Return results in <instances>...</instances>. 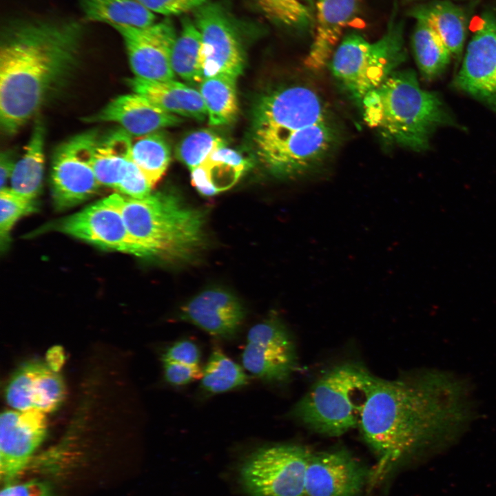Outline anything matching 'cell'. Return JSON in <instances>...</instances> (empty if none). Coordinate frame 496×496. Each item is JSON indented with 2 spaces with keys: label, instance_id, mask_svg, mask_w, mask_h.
<instances>
[{
  "label": "cell",
  "instance_id": "obj_36",
  "mask_svg": "<svg viewBox=\"0 0 496 496\" xmlns=\"http://www.w3.org/2000/svg\"><path fill=\"white\" fill-rule=\"evenodd\" d=\"M153 13L179 15L194 11L209 0H136Z\"/></svg>",
  "mask_w": 496,
  "mask_h": 496
},
{
  "label": "cell",
  "instance_id": "obj_34",
  "mask_svg": "<svg viewBox=\"0 0 496 496\" xmlns=\"http://www.w3.org/2000/svg\"><path fill=\"white\" fill-rule=\"evenodd\" d=\"M35 209L34 200L17 194L11 188L0 190V237L1 245L7 243L9 234L22 216Z\"/></svg>",
  "mask_w": 496,
  "mask_h": 496
},
{
  "label": "cell",
  "instance_id": "obj_35",
  "mask_svg": "<svg viewBox=\"0 0 496 496\" xmlns=\"http://www.w3.org/2000/svg\"><path fill=\"white\" fill-rule=\"evenodd\" d=\"M152 184L132 158L116 191L125 196L139 198L152 194Z\"/></svg>",
  "mask_w": 496,
  "mask_h": 496
},
{
  "label": "cell",
  "instance_id": "obj_13",
  "mask_svg": "<svg viewBox=\"0 0 496 496\" xmlns=\"http://www.w3.org/2000/svg\"><path fill=\"white\" fill-rule=\"evenodd\" d=\"M475 22L455 83L496 110V16L486 12Z\"/></svg>",
  "mask_w": 496,
  "mask_h": 496
},
{
  "label": "cell",
  "instance_id": "obj_14",
  "mask_svg": "<svg viewBox=\"0 0 496 496\" xmlns=\"http://www.w3.org/2000/svg\"><path fill=\"white\" fill-rule=\"evenodd\" d=\"M370 475L346 449L311 452L305 472V496H360Z\"/></svg>",
  "mask_w": 496,
  "mask_h": 496
},
{
  "label": "cell",
  "instance_id": "obj_15",
  "mask_svg": "<svg viewBox=\"0 0 496 496\" xmlns=\"http://www.w3.org/2000/svg\"><path fill=\"white\" fill-rule=\"evenodd\" d=\"M57 229L105 249L143 257L119 210L107 198L61 220Z\"/></svg>",
  "mask_w": 496,
  "mask_h": 496
},
{
  "label": "cell",
  "instance_id": "obj_2",
  "mask_svg": "<svg viewBox=\"0 0 496 496\" xmlns=\"http://www.w3.org/2000/svg\"><path fill=\"white\" fill-rule=\"evenodd\" d=\"M75 21H37L6 30L0 46V124L16 134L66 82L83 35Z\"/></svg>",
  "mask_w": 496,
  "mask_h": 496
},
{
  "label": "cell",
  "instance_id": "obj_5",
  "mask_svg": "<svg viewBox=\"0 0 496 496\" xmlns=\"http://www.w3.org/2000/svg\"><path fill=\"white\" fill-rule=\"evenodd\" d=\"M360 107L366 124L386 141L415 151L426 149L435 128L449 118L440 97L423 89L411 70L395 71Z\"/></svg>",
  "mask_w": 496,
  "mask_h": 496
},
{
  "label": "cell",
  "instance_id": "obj_33",
  "mask_svg": "<svg viewBox=\"0 0 496 496\" xmlns=\"http://www.w3.org/2000/svg\"><path fill=\"white\" fill-rule=\"evenodd\" d=\"M224 146L225 141L218 134L209 130H198L181 140L176 149V156L192 171L213 152Z\"/></svg>",
  "mask_w": 496,
  "mask_h": 496
},
{
  "label": "cell",
  "instance_id": "obj_25",
  "mask_svg": "<svg viewBox=\"0 0 496 496\" xmlns=\"http://www.w3.org/2000/svg\"><path fill=\"white\" fill-rule=\"evenodd\" d=\"M45 126L37 118L21 158L15 163L10 178L11 189L34 200L41 192L44 171Z\"/></svg>",
  "mask_w": 496,
  "mask_h": 496
},
{
  "label": "cell",
  "instance_id": "obj_7",
  "mask_svg": "<svg viewBox=\"0 0 496 496\" xmlns=\"http://www.w3.org/2000/svg\"><path fill=\"white\" fill-rule=\"evenodd\" d=\"M406 58L402 22L392 17L375 41L355 32L345 35L329 65L349 97L361 106L364 96L383 83Z\"/></svg>",
  "mask_w": 496,
  "mask_h": 496
},
{
  "label": "cell",
  "instance_id": "obj_19",
  "mask_svg": "<svg viewBox=\"0 0 496 496\" xmlns=\"http://www.w3.org/2000/svg\"><path fill=\"white\" fill-rule=\"evenodd\" d=\"M362 0H315L314 35L304 63L320 70L329 61L348 26L360 16Z\"/></svg>",
  "mask_w": 496,
  "mask_h": 496
},
{
  "label": "cell",
  "instance_id": "obj_10",
  "mask_svg": "<svg viewBox=\"0 0 496 496\" xmlns=\"http://www.w3.org/2000/svg\"><path fill=\"white\" fill-rule=\"evenodd\" d=\"M201 34L200 67L203 79L218 74L238 78L244 56L238 32L223 5L208 1L194 11Z\"/></svg>",
  "mask_w": 496,
  "mask_h": 496
},
{
  "label": "cell",
  "instance_id": "obj_12",
  "mask_svg": "<svg viewBox=\"0 0 496 496\" xmlns=\"http://www.w3.org/2000/svg\"><path fill=\"white\" fill-rule=\"evenodd\" d=\"M121 35L135 77L152 81H169L175 73L171 63L177 37L172 21L166 18L143 28H114Z\"/></svg>",
  "mask_w": 496,
  "mask_h": 496
},
{
  "label": "cell",
  "instance_id": "obj_27",
  "mask_svg": "<svg viewBox=\"0 0 496 496\" xmlns=\"http://www.w3.org/2000/svg\"><path fill=\"white\" fill-rule=\"evenodd\" d=\"M237 79L221 74L205 78L200 83L199 92L205 105L209 125H228L236 119L239 111Z\"/></svg>",
  "mask_w": 496,
  "mask_h": 496
},
{
  "label": "cell",
  "instance_id": "obj_21",
  "mask_svg": "<svg viewBox=\"0 0 496 496\" xmlns=\"http://www.w3.org/2000/svg\"><path fill=\"white\" fill-rule=\"evenodd\" d=\"M133 92L138 94L164 111L197 121L207 117L199 90L174 79L152 81L133 77L127 80Z\"/></svg>",
  "mask_w": 496,
  "mask_h": 496
},
{
  "label": "cell",
  "instance_id": "obj_28",
  "mask_svg": "<svg viewBox=\"0 0 496 496\" xmlns=\"http://www.w3.org/2000/svg\"><path fill=\"white\" fill-rule=\"evenodd\" d=\"M415 22L411 38L414 57L422 76L433 80L446 70L451 54L431 25L420 19Z\"/></svg>",
  "mask_w": 496,
  "mask_h": 496
},
{
  "label": "cell",
  "instance_id": "obj_4",
  "mask_svg": "<svg viewBox=\"0 0 496 496\" xmlns=\"http://www.w3.org/2000/svg\"><path fill=\"white\" fill-rule=\"evenodd\" d=\"M107 198L119 210L143 258L182 262L203 248L205 215L176 195L157 192L136 198L116 193Z\"/></svg>",
  "mask_w": 496,
  "mask_h": 496
},
{
  "label": "cell",
  "instance_id": "obj_23",
  "mask_svg": "<svg viewBox=\"0 0 496 496\" xmlns=\"http://www.w3.org/2000/svg\"><path fill=\"white\" fill-rule=\"evenodd\" d=\"M410 16L431 25L440 37L451 55L459 57L466 40L467 17L463 9L446 0H436L418 5Z\"/></svg>",
  "mask_w": 496,
  "mask_h": 496
},
{
  "label": "cell",
  "instance_id": "obj_6",
  "mask_svg": "<svg viewBox=\"0 0 496 496\" xmlns=\"http://www.w3.org/2000/svg\"><path fill=\"white\" fill-rule=\"evenodd\" d=\"M375 376L362 365L346 362L321 376L295 404L293 417L320 434L335 437L358 425L365 391Z\"/></svg>",
  "mask_w": 496,
  "mask_h": 496
},
{
  "label": "cell",
  "instance_id": "obj_22",
  "mask_svg": "<svg viewBox=\"0 0 496 496\" xmlns=\"http://www.w3.org/2000/svg\"><path fill=\"white\" fill-rule=\"evenodd\" d=\"M250 166L249 159L226 145L191 171L192 183L203 195L213 196L232 187Z\"/></svg>",
  "mask_w": 496,
  "mask_h": 496
},
{
  "label": "cell",
  "instance_id": "obj_37",
  "mask_svg": "<svg viewBox=\"0 0 496 496\" xmlns=\"http://www.w3.org/2000/svg\"><path fill=\"white\" fill-rule=\"evenodd\" d=\"M163 366L165 380L174 386L185 385L200 380L203 376L200 366H191L163 359Z\"/></svg>",
  "mask_w": 496,
  "mask_h": 496
},
{
  "label": "cell",
  "instance_id": "obj_9",
  "mask_svg": "<svg viewBox=\"0 0 496 496\" xmlns=\"http://www.w3.org/2000/svg\"><path fill=\"white\" fill-rule=\"evenodd\" d=\"M99 138L97 130H87L68 138L55 149L50 183L56 209L74 207L98 192L101 185L93 169V158Z\"/></svg>",
  "mask_w": 496,
  "mask_h": 496
},
{
  "label": "cell",
  "instance_id": "obj_41",
  "mask_svg": "<svg viewBox=\"0 0 496 496\" xmlns=\"http://www.w3.org/2000/svg\"><path fill=\"white\" fill-rule=\"evenodd\" d=\"M304 1L307 6H309L311 8H312L314 10V6H315V0H302Z\"/></svg>",
  "mask_w": 496,
  "mask_h": 496
},
{
  "label": "cell",
  "instance_id": "obj_20",
  "mask_svg": "<svg viewBox=\"0 0 496 496\" xmlns=\"http://www.w3.org/2000/svg\"><path fill=\"white\" fill-rule=\"evenodd\" d=\"M83 121L88 123H115L136 137L183 122L179 116L164 111L134 92L116 96L98 112L83 118Z\"/></svg>",
  "mask_w": 496,
  "mask_h": 496
},
{
  "label": "cell",
  "instance_id": "obj_3",
  "mask_svg": "<svg viewBox=\"0 0 496 496\" xmlns=\"http://www.w3.org/2000/svg\"><path fill=\"white\" fill-rule=\"evenodd\" d=\"M254 124L257 156L280 178L309 176L325 163L339 140L331 110L313 88L304 84L281 86L262 96Z\"/></svg>",
  "mask_w": 496,
  "mask_h": 496
},
{
  "label": "cell",
  "instance_id": "obj_8",
  "mask_svg": "<svg viewBox=\"0 0 496 496\" xmlns=\"http://www.w3.org/2000/svg\"><path fill=\"white\" fill-rule=\"evenodd\" d=\"M311 453L291 444L257 448L240 467L242 488L249 496H305V472Z\"/></svg>",
  "mask_w": 496,
  "mask_h": 496
},
{
  "label": "cell",
  "instance_id": "obj_39",
  "mask_svg": "<svg viewBox=\"0 0 496 496\" xmlns=\"http://www.w3.org/2000/svg\"><path fill=\"white\" fill-rule=\"evenodd\" d=\"M0 496H52L50 486L45 481L31 479L21 483L7 484Z\"/></svg>",
  "mask_w": 496,
  "mask_h": 496
},
{
  "label": "cell",
  "instance_id": "obj_11",
  "mask_svg": "<svg viewBox=\"0 0 496 496\" xmlns=\"http://www.w3.org/2000/svg\"><path fill=\"white\" fill-rule=\"evenodd\" d=\"M242 363L251 374L267 382H285L295 371L297 355L293 340L276 315L249 329Z\"/></svg>",
  "mask_w": 496,
  "mask_h": 496
},
{
  "label": "cell",
  "instance_id": "obj_32",
  "mask_svg": "<svg viewBox=\"0 0 496 496\" xmlns=\"http://www.w3.org/2000/svg\"><path fill=\"white\" fill-rule=\"evenodd\" d=\"M261 12L271 22L297 30L314 25L313 10L302 0H254Z\"/></svg>",
  "mask_w": 496,
  "mask_h": 496
},
{
  "label": "cell",
  "instance_id": "obj_18",
  "mask_svg": "<svg viewBox=\"0 0 496 496\" xmlns=\"http://www.w3.org/2000/svg\"><path fill=\"white\" fill-rule=\"evenodd\" d=\"M179 316L214 337L230 339L239 330L245 310L233 293L212 288L189 300L181 307Z\"/></svg>",
  "mask_w": 496,
  "mask_h": 496
},
{
  "label": "cell",
  "instance_id": "obj_16",
  "mask_svg": "<svg viewBox=\"0 0 496 496\" xmlns=\"http://www.w3.org/2000/svg\"><path fill=\"white\" fill-rule=\"evenodd\" d=\"M48 422L44 413L9 409L0 418V474L6 482L27 466L44 440Z\"/></svg>",
  "mask_w": 496,
  "mask_h": 496
},
{
  "label": "cell",
  "instance_id": "obj_17",
  "mask_svg": "<svg viewBox=\"0 0 496 496\" xmlns=\"http://www.w3.org/2000/svg\"><path fill=\"white\" fill-rule=\"evenodd\" d=\"M65 395L63 380L50 364L32 362L12 376L6 389L8 404L19 411L44 413L56 410Z\"/></svg>",
  "mask_w": 496,
  "mask_h": 496
},
{
  "label": "cell",
  "instance_id": "obj_38",
  "mask_svg": "<svg viewBox=\"0 0 496 496\" xmlns=\"http://www.w3.org/2000/svg\"><path fill=\"white\" fill-rule=\"evenodd\" d=\"M163 359L191 366H199L200 351L194 342L183 340L171 345L165 352Z\"/></svg>",
  "mask_w": 496,
  "mask_h": 496
},
{
  "label": "cell",
  "instance_id": "obj_30",
  "mask_svg": "<svg viewBox=\"0 0 496 496\" xmlns=\"http://www.w3.org/2000/svg\"><path fill=\"white\" fill-rule=\"evenodd\" d=\"M137 138L132 142V160L154 187L163 177L169 165V144L159 131Z\"/></svg>",
  "mask_w": 496,
  "mask_h": 496
},
{
  "label": "cell",
  "instance_id": "obj_24",
  "mask_svg": "<svg viewBox=\"0 0 496 496\" xmlns=\"http://www.w3.org/2000/svg\"><path fill=\"white\" fill-rule=\"evenodd\" d=\"M132 136L119 127L99 136L93 169L99 184L116 190L132 159Z\"/></svg>",
  "mask_w": 496,
  "mask_h": 496
},
{
  "label": "cell",
  "instance_id": "obj_26",
  "mask_svg": "<svg viewBox=\"0 0 496 496\" xmlns=\"http://www.w3.org/2000/svg\"><path fill=\"white\" fill-rule=\"evenodd\" d=\"M87 21L103 23L112 28H143L155 23L156 15L136 0H79Z\"/></svg>",
  "mask_w": 496,
  "mask_h": 496
},
{
  "label": "cell",
  "instance_id": "obj_29",
  "mask_svg": "<svg viewBox=\"0 0 496 496\" xmlns=\"http://www.w3.org/2000/svg\"><path fill=\"white\" fill-rule=\"evenodd\" d=\"M181 30L173 45L171 63L173 71L192 85L203 80L200 67L201 34L195 22L185 17Z\"/></svg>",
  "mask_w": 496,
  "mask_h": 496
},
{
  "label": "cell",
  "instance_id": "obj_1",
  "mask_svg": "<svg viewBox=\"0 0 496 496\" xmlns=\"http://www.w3.org/2000/svg\"><path fill=\"white\" fill-rule=\"evenodd\" d=\"M476 415L472 386L451 372L424 369L395 380L375 377L358 422L378 459L371 479H378L421 449L453 441Z\"/></svg>",
  "mask_w": 496,
  "mask_h": 496
},
{
  "label": "cell",
  "instance_id": "obj_40",
  "mask_svg": "<svg viewBox=\"0 0 496 496\" xmlns=\"http://www.w3.org/2000/svg\"><path fill=\"white\" fill-rule=\"evenodd\" d=\"M16 162L11 151H3L0 154V187H6V185L11 178Z\"/></svg>",
  "mask_w": 496,
  "mask_h": 496
},
{
  "label": "cell",
  "instance_id": "obj_31",
  "mask_svg": "<svg viewBox=\"0 0 496 496\" xmlns=\"http://www.w3.org/2000/svg\"><path fill=\"white\" fill-rule=\"evenodd\" d=\"M248 377L242 367L218 347L213 349L203 370L200 386L212 394L222 393L246 385Z\"/></svg>",
  "mask_w": 496,
  "mask_h": 496
},
{
  "label": "cell",
  "instance_id": "obj_42",
  "mask_svg": "<svg viewBox=\"0 0 496 496\" xmlns=\"http://www.w3.org/2000/svg\"><path fill=\"white\" fill-rule=\"evenodd\" d=\"M404 1H411V0H404Z\"/></svg>",
  "mask_w": 496,
  "mask_h": 496
}]
</instances>
